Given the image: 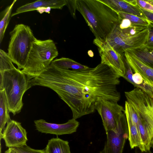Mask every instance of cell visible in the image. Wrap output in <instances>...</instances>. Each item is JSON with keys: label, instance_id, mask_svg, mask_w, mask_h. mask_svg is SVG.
<instances>
[{"label": "cell", "instance_id": "cell-1", "mask_svg": "<svg viewBox=\"0 0 153 153\" xmlns=\"http://www.w3.org/2000/svg\"><path fill=\"white\" fill-rule=\"evenodd\" d=\"M120 77L109 66L101 63L94 68L78 70L61 69L51 63L31 82L33 86L54 91L76 119L93 113L95 103L99 100L118 102L120 98L117 88Z\"/></svg>", "mask_w": 153, "mask_h": 153}, {"label": "cell", "instance_id": "cell-2", "mask_svg": "<svg viewBox=\"0 0 153 153\" xmlns=\"http://www.w3.org/2000/svg\"><path fill=\"white\" fill-rule=\"evenodd\" d=\"M76 9L82 15L97 39L105 41L120 20L114 10L100 0H76Z\"/></svg>", "mask_w": 153, "mask_h": 153}, {"label": "cell", "instance_id": "cell-3", "mask_svg": "<svg viewBox=\"0 0 153 153\" xmlns=\"http://www.w3.org/2000/svg\"><path fill=\"white\" fill-rule=\"evenodd\" d=\"M32 86L31 79L18 68L0 72V90H4L9 112L13 115L21 112L23 96Z\"/></svg>", "mask_w": 153, "mask_h": 153}, {"label": "cell", "instance_id": "cell-4", "mask_svg": "<svg viewBox=\"0 0 153 153\" xmlns=\"http://www.w3.org/2000/svg\"><path fill=\"white\" fill-rule=\"evenodd\" d=\"M55 44L51 39H37L33 43L24 68L21 70L30 79L39 75L58 55Z\"/></svg>", "mask_w": 153, "mask_h": 153}, {"label": "cell", "instance_id": "cell-5", "mask_svg": "<svg viewBox=\"0 0 153 153\" xmlns=\"http://www.w3.org/2000/svg\"><path fill=\"white\" fill-rule=\"evenodd\" d=\"M10 35L8 54L18 68L22 69L36 38L29 26L22 24L16 25Z\"/></svg>", "mask_w": 153, "mask_h": 153}, {"label": "cell", "instance_id": "cell-6", "mask_svg": "<svg viewBox=\"0 0 153 153\" xmlns=\"http://www.w3.org/2000/svg\"><path fill=\"white\" fill-rule=\"evenodd\" d=\"M125 94L126 101L144 121L153 149V97L137 88Z\"/></svg>", "mask_w": 153, "mask_h": 153}, {"label": "cell", "instance_id": "cell-7", "mask_svg": "<svg viewBox=\"0 0 153 153\" xmlns=\"http://www.w3.org/2000/svg\"><path fill=\"white\" fill-rule=\"evenodd\" d=\"M119 22L108 36L106 42L122 56L127 49H137L145 46L149 33L147 27L135 35H131L122 31L119 27Z\"/></svg>", "mask_w": 153, "mask_h": 153}, {"label": "cell", "instance_id": "cell-8", "mask_svg": "<svg viewBox=\"0 0 153 153\" xmlns=\"http://www.w3.org/2000/svg\"><path fill=\"white\" fill-rule=\"evenodd\" d=\"M106 133L107 140L100 153H122L128 137V126L124 113L118 121L116 128Z\"/></svg>", "mask_w": 153, "mask_h": 153}, {"label": "cell", "instance_id": "cell-9", "mask_svg": "<svg viewBox=\"0 0 153 153\" xmlns=\"http://www.w3.org/2000/svg\"><path fill=\"white\" fill-rule=\"evenodd\" d=\"M94 108L100 116L106 132L116 128L118 121L125 111L124 108L117 102L105 99L97 101L94 104Z\"/></svg>", "mask_w": 153, "mask_h": 153}, {"label": "cell", "instance_id": "cell-10", "mask_svg": "<svg viewBox=\"0 0 153 153\" xmlns=\"http://www.w3.org/2000/svg\"><path fill=\"white\" fill-rule=\"evenodd\" d=\"M93 43L98 47L101 63L108 66L120 77H123L126 68L122 56L105 41L95 38Z\"/></svg>", "mask_w": 153, "mask_h": 153}, {"label": "cell", "instance_id": "cell-11", "mask_svg": "<svg viewBox=\"0 0 153 153\" xmlns=\"http://www.w3.org/2000/svg\"><path fill=\"white\" fill-rule=\"evenodd\" d=\"M9 148H19L27 145V132L21 123L12 120L7 124L3 131L1 139Z\"/></svg>", "mask_w": 153, "mask_h": 153}, {"label": "cell", "instance_id": "cell-12", "mask_svg": "<svg viewBox=\"0 0 153 153\" xmlns=\"http://www.w3.org/2000/svg\"><path fill=\"white\" fill-rule=\"evenodd\" d=\"M36 130L42 133L60 135L71 134L76 132L79 123L73 118L66 123L63 124H56L47 122L43 119L34 121Z\"/></svg>", "mask_w": 153, "mask_h": 153}, {"label": "cell", "instance_id": "cell-13", "mask_svg": "<svg viewBox=\"0 0 153 153\" xmlns=\"http://www.w3.org/2000/svg\"><path fill=\"white\" fill-rule=\"evenodd\" d=\"M123 54L126 61L134 72L139 74L146 81L153 85V69L127 51Z\"/></svg>", "mask_w": 153, "mask_h": 153}, {"label": "cell", "instance_id": "cell-14", "mask_svg": "<svg viewBox=\"0 0 153 153\" xmlns=\"http://www.w3.org/2000/svg\"><path fill=\"white\" fill-rule=\"evenodd\" d=\"M66 4V0H38L19 7L15 12L11 14V17L25 12L36 10L37 8L42 7L62 9Z\"/></svg>", "mask_w": 153, "mask_h": 153}, {"label": "cell", "instance_id": "cell-15", "mask_svg": "<svg viewBox=\"0 0 153 153\" xmlns=\"http://www.w3.org/2000/svg\"><path fill=\"white\" fill-rule=\"evenodd\" d=\"M124 63L126 72L123 77L135 87L153 97V85L146 81L139 74L135 73L133 74L131 68L126 61Z\"/></svg>", "mask_w": 153, "mask_h": 153}, {"label": "cell", "instance_id": "cell-16", "mask_svg": "<svg viewBox=\"0 0 153 153\" xmlns=\"http://www.w3.org/2000/svg\"><path fill=\"white\" fill-rule=\"evenodd\" d=\"M115 11L122 12L146 19L138 6H135L127 0H100Z\"/></svg>", "mask_w": 153, "mask_h": 153}, {"label": "cell", "instance_id": "cell-17", "mask_svg": "<svg viewBox=\"0 0 153 153\" xmlns=\"http://www.w3.org/2000/svg\"><path fill=\"white\" fill-rule=\"evenodd\" d=\"M124 113L127 123L128 137L131 149L138 147L142 150V145L139 132L136 126L132 121L127 107H125Z\"/></svg>", "mask_w": 153, "mask_h": 153}, {"label": "cell", "instance_id": "cell-18", "mask_svg": "<svg viewBox=\"0 0 153 153\" xmlns=\"http://www.w3.org/2000/svg\"><path fill=\"white\" fill-rule=\"evenodd\" d=\"M45 149L46 153H71L68 142L58 137L48 140Z\"/></svg>", "mask_w": 153, "mask_h": 153}, {"label": "cell", "instance_id": "cell-19", "mask_svg": "<svg viewBox=\"0 0 153 153\" xmlns=\"http://www.w3.org/2000/svg\"><path fill=\"white\" fill-rule=\"evenodd\" d=\"M9 111L5 92L4 90H0V139H1L2 132L6 124L10 119Z\"/></svg>", "mask_w": 153, "mask_h": 153}, {"label": "cell", "instance_id": "cell-20", "mask_svg": "<svg viewBox=\"0 0 153 153\" xmlns=\"http://www.w3.org/2000/svg\"><path fill=\"white\" fill-rule=\"evenodd\" d=\"M125 51L131 53L143 63L153 69V50L145 46L137 49H127Z\"/></svg>", "mask_w": 153, "mask_h": 153}, {"label": "cell", "instance_id": "cell-21", "mask_svg": "<svg viewBox=\"0 0 153 153\" xmlns=\"http://www.w3.org/2000/svg\"><path fill=\"white\" fill-rule=\"evenodd\" d=\"M55 67L64 70H78L85 69L89 68L75 61L67 58L56 59L51 63Z\"/></svg>", "mask_w": 153, "mask_h": 153}, {"label": "cell", "instance_id": "cell-22", "mask_svg": "<svg viewBox=\"0 0 153 153\" xmlns=\"http://www.w3.org/2000/svg\"><path fill=\"white\" fill-rule=\"evenodd\" d=\"M17 1L14 0L10 5L7 7L3 12V17L0 22V43H1L7 27L13 6Z\"/></svg>", "mask_w": 153, "mask_h": 153}, {"label": "cell", "instance_id": "cell-23", "mask_svg": "<svg viewBox=\"0 0 153 153\" xmlns=\"http://www.w3.org/2000/svg\"><path fill=\"white\" fill-rule=\"evenodd\" d=\"M137 115L139 117V131L142 145V149L141 151L150 150L151 148L150 141L148 133L144 121L140 117Z\"/></svg>", "mask_w": 153, "mask_h": 153}, {"label": "cell", "instance_id": "cell-24", "mask_svg": "<svg viewBox=\"0 0 153 153\" xmlns=\"http://www.w3.org/2000/svg\"><path fill=\"white\" fill-rule=\"evenodd\" d=\"M115 11L117 13L120 19H128L134 24L147 27L150 23V22L147 19H143L131 14L122 12Z\"/></svg>", "mask_w": 153, "mask_h": 153}, {"label": "cell", "instance_id": "cell-25", "mask_svg": "<svg viewBox=\"0 0 153 153\" xmlns=\"http://www.w3.org/2000/svg\"><path fill=\"white\" fill-rule=\"evenodd\" d=\"M11 58L8 53L0 49V72L15 68Z\"/></svg>", "mask_w": 153, "mask_h": 153}, {"label": "cell", "instance_id": "cell-26", "mask_svg": "<svg viewBox=\"0 0 153 153\" xmlns=\"http://www.w3.org/2000/svg\"><path fill=\"white\" fill-rule=\"evenodd\" d=\"M17 153H46L45 149H35L27 145L19 148H12Z\"/></svg>", "mask_w": 153, "mask_h": 153}, {"label": "cell", "instance_id": "cell-27", "mask_svg": "<svg viewBox=\"0 0 153 153\" xmlns=\"http://www.w3.org/2000/svg\"><path fill=\"white\" fill-rule=\"evenodd\" d=\"M147 27L149 33L145 47L149 49L153 50V24L150 22Z\"/></svg>", "mask_w": 153, "mask_h": 153}, {"label": "cell", "instance_id": "cell-28", "mask_svg": "<svg viewBox=\"0 0 153 153\" xmlns=\"http://www.w3.org/2000/svg\"><path fill=\"white\" fill-rule=\"evenodd\" d=\"M136 1L140 8L153 13V5L147 0H136Z\"/></svg>", "mask_w": 153, "mask_h": 153}, {"label": "cell", "instance_id": "cell-29", "mask_svg": "<svg viewBox=\"0 0 153 153\" xmlns=\"http://www.w3.org/2000/svg\"><path fill=\"white\" fill-rule=\"evenodd\" d=\"M76 0H66V6L68 7L71 16L74 19H76Z\"/></svg>", "mask_w": 153, "mask_h": 153}, {"label": "cell", "instance_id": "cell-30", "mask_svg": "<svg viewBox=\"0 0 153 153\" xmlns=\"http://www.w3.org/2000/svg\"><path fill=\"white\" fill-rule=\"evenodd\" d=\"M140 10L144 14L146 19L153 24V13L140 8Z\"/></svg>", "mask_w": 153, "mask_h": 153}, {"label": "cell", "instance_id": "cell-31", "mask_svg": "<svg viewBox=\"0 0 153 153\" xmlns=\"http://www.w3.org/2000/svg\"><path fill=\"white\" fill-rule=\"evenodd\" d=\"M135 153H152L150 150L146 151H141L138 147L135 148Z\"/></svg>", "mask_w": 153, "mask_h": 153}, {"label": "cell", "instance_id": "cell-32", "mask_svg": "<svg viewBox=\"0 0 153 153\" xmlns=\"http://www.w3.org/2000/svg\"><path fill=\"white\" fill-rule=\"evenodd\" d=\"M47 7H42L37 8L36 10L40 14L45 12Z\"/></svg>", "mask_w": 153, "mask_h": 153}, {"label": "cell", "instance_id": "cell-33", "mask_svg": "<svg viewBox=\"0 0 153 153\" xmlns=\"http://www.w3.org/2000/svg\"><path fill=\"white\" fill-rule=\"evenodd\" d=\"M5 153H17L14 150H13L12 148H9L6 151Z\"/></svg>", "mask_w": 153, "mask_h": 153}, {"label": "cell", "instance_id": "cell-34", "mask_svg": "<svg viewBox=\"0 0 153 153\" xmlns=\"http://www.w3.org/2000/svg\"><path fill=\"white\" fill-rule=\"evenodd\" d=\"M88 53L90 57H92L94 56V53L91 50H89L88 51Z\"/></svg>", "mask_w": 153, "mask_h": 153}, {"label": "cell", "instance_id": "cell-35", "mask_svg": "<svg viewBox=\"0 0 153 153\" xmlns=\"http://www.w3.org/2000/svg\"><path fill=\"white\" fill-rule=\"evenodd\" d=\"M51 9L52 8L50 7H47L45 12L48 14H49L50 13V11H51Z\"/></svg>", "mask_w": 153, "mask_h": 153}, {"label": "cell", "instance_id": "cell-36", "mask_svg": "<svg viewBox=\"0 0 153 153\" xmlns=\"http://www.w3.org/2000/svg\"><path fill=\"white\" fill-rule=\"evenodd\" d=\"M148 1L153 5V0H147Z\"/></svg>", "mask_w": 153, "mask_h": 153}]
</instances>
